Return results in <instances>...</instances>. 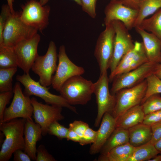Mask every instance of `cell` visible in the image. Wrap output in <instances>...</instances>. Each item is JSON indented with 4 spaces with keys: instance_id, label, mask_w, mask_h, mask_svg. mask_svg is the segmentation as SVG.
Wrapping results in <instances>:
<instances>
[{
    "instance_id": "38",
    "label": "cell",
    "mask_w": 161,
    "mask_h": 161,
    "mask_svg": "<svg viewBox=\"0 0 161 161\" xmlns=\"http://www.w3.org/2000/svg\"><path fill=\"white\" fill-rule=\"evenodd\" d=\"M161 121V110L145 115L143 123L148 126L152 125Z\"/></svg>"
},
{
    "instance_id": "42",
    "label": "cell",
    "mask_w": 161,
    "mask_h": 161,
    "mask_svg": "<svg viewBox=\"0 0 161 161\" xmlns=\"http://www.w3.org/2000/svg\"><path fill=\"white\" fill-rule=\"evenodd\" d=\"M66 139L67 140H71L75 142H79L81 137L72 129L69 128Z\"/></svg>"
},
{
    "instance_id": "8",
    "label": "cell",
    "mask_w": 161,
    "mask_h": 161,
    "mask_svg": "<svg viewBox=\"0 0 161 161\" xmlns=\"http://www.w3.org/2000/svg\"><path fill=\"white\" fill-rule=\"evenodd\" d=\"M13 91V99L10 105L5 109L2 123L18 118L32 120L33 108L31 99L23 92L19 82L15 83Z\"/></svg>"
},
{
    "instance_id": "44",
    "label": "cell",
    "mask_w": 161,
    "mask_h": 161,
    "mask_svg": "<svg viewBox=\"0 0 161 161\" xmlns=\"http://www.w3.org/2000/svg\"><path fill=\"white\" fill-rule=\"evenodd\" d=\"M154 74L161 79V64H158Z\"/></svg>"
},
{
    "instance_id": "28",
    "label": "cell",
    "mask_w": 161,
    "mask_h": 161,
    "mask_svg": "<svg viewBox=\"0 0 161 161\" xmlns=\"http://www.w3.org/2000/svg\"><path fill=\"white\" fill-rule=\"evenodd\" d=\"M18 66L17 57L13 47L0 44V68Z\"/></svg>"
},
{
    "instance_id": "19",
    "label": "cell",
    "mask_w": 161,
    "mask_h": 161,
    "mask_svg": "<svg viewBox=\"0 0 161 161\" xmlns=\"http://www.w3.org/2000/svg\"><path fill=\"white\" fill-rule=\"evenodd\" d=\"M116 128L115 118L109 113H105L102 119L97 131L96 139L91 146L89 153L94 155L100 151Z\"/></svg>"
},
{
    "instance_id": "4",
    "label": "cell",
    "mask_w": 161,
    "mask_h": 161,
    "mask_svg": "<svg viewBox=\"0 0 161 161\" xmlns=\"http://www.w3.org/2000/svg\"><path fill=\"white\" fill-rule=\"evenodd\" d=\"M38 30L24 23L19 13L15 12L10 16L4 29L0 44L13 47L20 41L33 38Z\"/></svg>"
},
{
    "instance_id": "41",
    "label": "cell",
    "mask_w": 161,
    "mask_h": 161,
    "mask_svg": "<svg viewBox=\"0 0 161 161\" xmlns=\"http://www.w3.org/2000/svg\"><path fill=\"white\" fill-rule=\"evenodd\" d=\"M13 154L14 161H31V159L30 157L23 150L18 149L15 151Z\"/></svg>"
},
{
    "instance_id": "48",
    "label": "cell",
    "mask_w": 161,
    "mask_h": 161,
    "mask_svg": "<svg viewBox=\"0 0 161 161\" xmlns=\"http://www.w3.org/2000/svg\"><path fill=\"white\" fill-rule=\"evenodd\" d=\"M149 161H161V154L160 155H157Z\"/></svg>"
},
{
    "instance_id": "1",
    "label": "cell",
    "mask_w": 161,
    "mask_h": 161,
    "mask_svg": "<svg viewBox=\"0 0 161 161\" xmlns=\"http://www.w3.org/2000/svg\"><path fill=\"white\" fill-rule=\"evenodd\" d=\"M26 119L16 118L0 123V131L5 138L0 151V161H8L14 152L18 149L24 150V130Z\"/></svg>"
},
{
    "instance_id": "26",
    "label": "cell",
    "mask_w": 161,
    "mask_h": 161,
    "mask_svg": "<svg viewBox=\"0 0 161 161\" xmlns=\"http://www.w3.org/2000/svg\"><path fill=\"white\" fill-rule=\"evenodd\" d=\"M159 154L154 145L150 142L135 147L132 156L128 161H149Z\"/></svg>"
},
{
    "instance_id": "27",
    "label": "cell",
    "mask_w": 161,
    "mask_h": 161,
    "mask_svg": "<svg viewBox=\"0 0 161 161\" xmlns=\"http://www.w3.org/2000/svg\"><path fill=\"white\" fill-rule=\"evenodd\" d=\"M153 14L150 18L144 19L138 26L161 40V8Z\"/></svg>"
},
{
    "instance_id": "30",
    "label": "cell",
    "mask_w": 161,
    "mask_h": 161,
    "mask_svg": "<svg viewBox=\"0 0 161 161\" xmlns=\"http://www.w3.org/2000/svg\"><path fill=\"white\" fill-rule=\"evenodd\" d=\"M147 88L145 96L141 104L143 103L150 96L155 94L161 93V79L154 74H152L146 79Z\"/></svg>"
},
{
    "instance_id": "20",
    "label": "cell",
    "mask_w": 161,
    "mask_h": 161,
    "mask_svg": "<svg viewBox=\"0 0 161 161\" xmlns=\"http://www.w3.org/2000/svg\"><path fill=\"white\" fill-rule=\"evenodd\" d=\"M135 28L142 39L148 61L161 64V40L152 33L148 32L139 26Z\"/></svg>"
},
{
    "instance_id": "10",
    "label": "cell",
    "mask_w": 161,
    "mask_h": 161,
    "mask_svg": "<svg viewBox=\"0 0 161 161\" xmlns=\"http://www.w3.org/2000/svg\"><path fill=\"white\" fill-rule=\"evenodd\" d=\"M58 55L55 42L50 41L47 50L44 55L36 58L31 69L39 77V82L42 85L47 87L51 85L52 75L56 70Z\"/></svg>"
},
{
    "instance_id": "39",
    "label": "cell",
    "mask_w": 161,
    "mask_h": 161,
    "mask_svg": "<svg viewBox=\"0 0 161 161\" xmlns=\"http://www.w3.org/2000/svg\"><path fill=\"white\" fill-rule=\"evenodd\" d=\"M89 127L87 123L80 120H75L72 123H70L69 126V128L72 129L81 138Z\"/></svg>"
},
{
    "instance_id": "37",
    "label": "cell",
    "mask_w": 161,
    "mask_h": 161,
    "mask_svg": "<svg viewBox=\"0 0 161 161\" xmlns=\"http://www.w3.org/2000/svg\"><path fill=\"white\" fill-rule=\"evenodd\" d=\"M36 161H55L56 160L50 154L43 145H39L37 149Z\"/></svg>"
},
{
    "instance_id": "25",
    "label": "cell",
    "mask_w": 161,
    "mask_h": 161,
    "mask_svg": "<svg viewBox=\"0 0 161 161\" xmlns=\"http://www.w3.org/2000/svg\"><path fill=\"white\" fill-rule=\"evenodd\" d=\"M139 9L134 28L138 26L142 21L154 14L161 8V0H138Z\"/></svg>"
},
{
    "instance_id": "14",
    "label": "cell",
    "mask_w": 161,
    "mask_h": 161,
    "mask_svg": "<svg viewBox=\"0 0 161 161\" xmlns=\"http://www.w3.org/2000/svg\"><path fill=\"white\" fill-rule=\"evenodd\" d=\"M40 40V36L37 34L30 39L20 41L13 47L17 57L18 66L24 73H29L39 56L38 47Z\"/></svg>"
},
{
    "instance_id": "46",
    "label": "cell",
    "mask_w": 161,
    "mask_h": 161,
    "mask_svg": "<svg viewBox=\"0 0 161 161\" xmlns=\"http://www.w3.org/2000/svg\"><path fill=\"white\" fill-rule=\"evenodd\" d=\"M7 4L10 7L11 10V12L12 14H13L15 12L13 8V3L14 1V0H7Z\"/></svg>"
},
{
    "instance_id": "24",
    "label": "cell",
    "mask_w": 161,
    "mask_h": 161,
    "mask_svg": "<svg viewBox=\"0 0 161 161\" xmlns=\"http://www.w3.org/2000/svg\"><path fill=\"white\" fill-rule=\"evenodd\" d=\"M128 130L116 127L101 149L100 154H104L114 148L129 143Z\"/></svg>"
},
{
    "instance_id": "33",
    "label": "cell",
    "mask_w": 161,
    "mask_h": 161,
    "mask_svg": "<svg viewBox=\"0 0 161 161\" xmlns=\"http://www.w3.org/2000/svg\"><path fill=\"white\" fill-rule=\"evenodd\" d=\"M11 14V10L7 4H3L1 6L0 14V42L1 41L4 27Z\"/></svg>"
},
{
    "instance_id": "5",
    "label": "cell",
    "mask_w": 161,
    "mask_h": 161,
    "mask_svg": "<svg viewBox=\"0 0 161 161\" xmlns=\"http://www.w3.org/2000/svg\"><path fill=\"white\" fill-rule=\"evenodd\" d=\"M159 63L148 61L137 68L116 76L112 81L110 92L115 95L122 89L136 86L154 74Z\"/></svg>"
},
{
    "instance_id": "12",
    "label": "cell",
    "mask_w": 161,
    "mask_h": 161,
    "mask_svg": "<svg viewBox=\"0 0 161 161\" xmlns=\"http://www.w3.org/2000/svg\"><path fill=\"white\" fill-rule=\"evenodd\" d=\"M115 35L114 43L113 52L109 68L112 73L123 57L134 46L129 30L121 21L114 20L112 22Z\"/></svg>"
},
{
    "instance_id": "18",
    "label": "cell",
    "mask_w": 161,
    "mask_h": 161,
    "mask_svg": "<svg viewBox=\"0 0 161 161\" xmlns=\"http://www.w3.org/2000/svg\"><path fill=\"white\" fill-rule=\"evenodd\" d=\"M43 136L41 126L33 120L26 119L24 130V151L32 160H36L37 142Z\"/></svg>"
},
{
    "instance_id": "11",
    "label": "cell",
    "mask_w": 161,
    "mask_h": 161,
    "mask_svg": "<svg viewBox=\"0 0 161 161\" xmlns=\"http://www.w3.org/2000/svg\"><path fill=\"white\" fill-rule=\"evenodd\" d=\"M145 79L134 86L120 90L115 94L116 103L112 113L116 118L128 109L140 105L147 88Z\"/></svg>"
},
{
    "instance_id": "47",
    "label": "cell",
    "mask_w": 161,
    "mask_h": 161,
    "mask_svg": "<svg viewBox=\"0 0 161 161\" xmlns=\"http://www.w3.org/2000/svg\"><path fill=\"white\" fill-rule=\"evenodd\" d=\"M49 0H39V1L43 6L45 5ZM74 1L77 4L81 6V4L80 0H72Z\"/></svg>"
},
{
    "instance_id": "34",
    "label": "cell",
    "mask_w": 161,
    "mask_h": 161,
    "mask_svg": "<svg viewBox=\"0 0 161 161\" xmlns=\"http://www.w3.org/2000/svg\"><path fill=\"white\" fill-rule=\"evenodd\" d=\"M82 10L92 18L96 16V4L97 0H80Z\"/></svg>"
},
{
    "instance_id": "7",
    "label": "cell",
    "mask_w": 161,
    "mask_h": 161,
    "mask_svg": "<svg viewBox=\"0 0 161 161\" xmlns=\"http://www.w3.org/2000/svg\"><path fill=\"white\" fill-rule=\"evenodd\" d=\"M19 13L21 20L27 25L42 33L49 24L50 8L42 5L36 0H30L21 7Z\"/></svg>"
},
{
    "instance_id": "45",
    "label": "cell",
    "mask_w": 161,
    "mask_h": 161,
    "mask_svg": "<svg viewBox=\"0 0 161 161\" xmlns=\"http://www.w3.org/2000/svg\"><path fill=\"white\" fill-rule=\"evenodd\" d=\"M154 146L159 153L161 154V139L154 144Z\"/></svg>"
},
{
    "instance_id": "21",
    "label": "cell",
    "mask_w": 161,
    "mask_h": 161,
    "mask_svg": "<svg viewBox=\"0 0 161 161\" xmlns=\"http://www.w3.org/2000/svg\"><path fill=\"white\" fill-rule=\"evenodd\" d=\"M145 116L141 105L136 106L115 118L116 127L128 130L138 124L143 123Z\"/></svg>"
},
{
    "instance_id": "17",
    "label": "cell",
    "mask_w": 161,
    "mask_h": 161,
    "mask_svg": "<svg viewBox=\"0 0 161 161\" xmlns=\"http://www.w3.org/2000/svg\"><path fill=\"white\" fill-rule=\"evenodd\" d=\"M105 26L114 20L123 22L129 30L134 28L138 11L128 7L119 0H111L104 10Z\"/></svg>"
},
{
    "instance_id": "22",
    "label": "cell",
    "mask_w": 161,
    "mask_h": 161,
    "mask_svg": "<svg viewBox=\"0 0 161 161\" xmlns=\"http://www.w3.org/2000/svg\"><path fill=\"white\" fill-rule=\"evenodd\" d=\"M129 143L136 147L151 141L152 136L151 126L143 123L138 124L128 129Z\"/></svg>"
},
{
    "instance_id": "9",
    "label": "cell",
    "mask_w": 161,
    "mask_h": 161,
    "mask_svg": "<svg viewBox=\"0 0 161 161\" xmlns=\"http://www.w3.org/2000/svg\"><path fill=\"white\" fill-rule=\"evenodd\" d=\"M97 40L94 55L98 63L100 74L107 71L112 56L115 32L112 22L106 25Z\"/></svg>"
},
{
    "instance_id": "3",
    "label": "cell",
    "mask_w": 161,
    "mask_h": 161,
    "mask_svg": "<svg viewBox=\"0 0 161 161\" xmlns=\"http://www.w3.org/2000/svg\"><path fill=\"white\" fill-rule=\"evenodd\" d=\"M16 79L24 86L23 93L25 95L30 97L34 95L39 97L47 104L66 108L78 114L76 108L70 104L61 95L50 93L49 91V87L43 86L39 81L33 80L29 73L17 75Z\"/></svg>"
},
{
    "instance_id": "29",
    "label": "cell",
    "mask_w": 161,
    "mask_h": 161,
    "mask_svg": "<svg viewBox=\"0 0 161 161\" xmlns=\"http://www.w3.org/2000/svg\"><path fill=\"white\" fill-rule=\"evenodd\" d=\"M17 70V67L0 68V92L13 91V78Z\"/></svg>"
},
{
    "instance_id": "2",
    "label": "cell",
    "mask_w": 161,
    "mask_h": 161,
    "mask_svg": "<svg viewBox=\"0 0 161 161\" xmlns=\"http://www.w3.org/2000/svg\"><path fill=\"white\" fill-rule=\"evenodd\" d=\"M94 87V83L78 75L66 81L59 92L71 105H84L91 100Z\"/></svg>"
},
{
    "instance_id": "13",
    "label": "cell",
    "mask_w": 161,
    "mask_h": 161,
    "mask_svg": "<svg viewBox=\"0 0 161 161\" xmlns=\"http://www.w3.org/2000/svg\"><path fill=\"white\" fill-rule=\"evenodd\" d=\"M58 63L55 75L52 76L51 85L59 92L64 83L73 76L81 75L85 72L84 68L73 63L68 57L64 45L61 46L58 54Z\"/></svg>"
},
{
    "instance_id": "23",
    "label": "cell",
    "mask_w": 161,
    "mask_h": 161,
    "mask_svg": "<svg viewBox=\"0 0 161 161\" xmlns=\"http://www.w3.org/2000/svg\"><path fill=\"white\" fill-rule=\"evenodd\" d=\"M135 147L129 143L117 146L104 154H100L98 161H128Z\"/></svg>"
},
{
    "instance_id": "35",
    "label": "cell",
    "mask_w": 161,
    "mask_h": 161,
    "mask_svg": "<svg viewBox=\"0 0 161 161\" xmlns=\"http://www.w3.org/2000/svg\"><path fill=\"white\" fill-rule=\"evenodd\" d=\"M13 91L5 92L0 93V123L2 122L4 112L7 105L13 96Z\"/></svg>"
},
{
    "instance_id": "40",
    "label": "cell",
    "mask_w": 161,
    "mask_h": 161,
    "mask_svg": "<svg viewBox=\"0 0 161 161\" xmlns=\"http://www.w3.org/2000/svg\"><path fill=\"white\" fill-rule=\"evenodd\" d=\"M152 136L151 142L154 144L161 139V121L151 126Z\"/></svg>"
},
{
    "instance_id": "6",
    "label": "cell",
    "mask_w": 161,
    "mask_h": 161,
    "mask_svg": "<svg viewBox=\"0 0 161 161\" xmlns=\"http://www.w3.org/2000/svg\"><path fill=\"white\" fill-rule=\"evenodd\" d=\"M109 77L106 71L100 74L97 80L94 83V93L97 106V112L94 126L98 127L104 114L108 112L112 114L116 102L115 95L110 93L109 88Z\"/></svg>"
},
{
    "instance_id": "32",
    "label": "cell",
    "mask_w": 161,
    "mask_h": 161,
    "mask_svg": "<svg viewBox=\"0 0 161 161\" xmlns=\"http://www.w3.org/2000/svg\"><path fill=\"white\" fill-rule=\"evenodd\" d=\"M69 128L61 125L58 122L55 121L52 122L48 129V133L56 137L58 139L62 140L66 139Z\"/></svg>"
},
{
    "instance_id": "15",
    "label": "cell",
    "mask_w": 161,
    "mask_h": 161,
    "mask_svg": "<svg viewBox=\"0 0 161 161\" xmlns=\"http://www.w3.org/2000/svg\"><path fill=\"white\" fill-rule=\"evenodd\" d=\"M31 100L33 108V117L35 122L41 126L43 136H45L48 134V128L52 122L64 119L62 114V107L42 104L34 97Z\"/></svg>"
},
{
    "instance_id": "31",
    "label": "cell",
    "mask_w": 161,
    "mask_h": 161,
    "mask_svg": "<svg viewBox=\"0 0 161 161\" xmlns=\"http://www.w3.org/2000/svg\"><path fill=\"white\" fill-rule=\"evenodd\" d=\"M145 115L150 113L161 110V97L155 94L148 97L141 104Z\"/></svg>"
},
{
    "instance_id": "16",
    "label": "cell",
    "mask_w": 161,
    "mask_h": 161,
    "mask_svg": "<svg viewBox=\"0 0 161 161\" xmlns=\"http://www.w3.org/2000/svg\"><path fill=\"white\" fill-rule=\"evenodd\" d=\"M149 61L142 42L135 41L134 46L122 58L114 71L109 76L112 82L116 76L132 70Z\"/></svg>"
},
{
    "instance_id": "36",
    "label": "cell",
    "mask_w": 161,
    "mask_h": 161,
    "mask_svg": "<svg viewBox=\"0 0 161 161\" xmlns=\"http://www.w3.org/2000/svg\"><path fill=\"white\" fill-rule=\"evenodd\" d=\"M97 134V131H94L89 127L81 138L79 144L83 146L94 143L96 139Z\"/></svg>"
},
{
    "instance_id": "43",
    "label": "cell",
    "mask_w": 161,
    "mask_h": 161,
    "mask_svg": "<svg viewBox=\"0 0 161 161\" xmlns=\"http://www.w3.org/2000/svg\"><path fill=\"white\" fill-rule=\"evenodd\" d=\"M124 5L131 8L138 10L139 9L138 0H119Z\"/></svg>"
}]
</instances>
